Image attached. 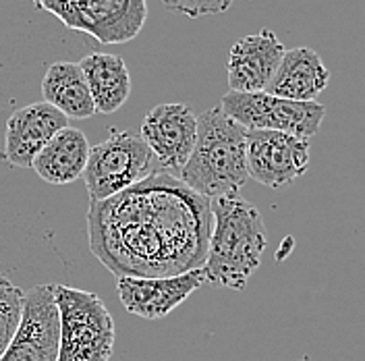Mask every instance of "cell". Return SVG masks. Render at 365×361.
I'll return each instance as SVG.
<instances>
[{"instance_id":"1","label":"cell","mask_w":365,"mask_h":361,"mask_svg":"<svg viewBox=\"0 0 365 361\" xmlns=\"http://www.w3.org/2000/svg\"><path fill=\"white\" fill-rule=\"evenodd\" d=\"M90 248L116 276H177L202 268L212 202L156 171L127 191L91 203Z\"/></svg>"},{"instance_id":"2","label":"cell","mask_w":365,"mask_h":361,"mask_svg":"<svg viewBox=\"0 0 365 361\" xmlns=\"http://www.w3.org/2000/svg\"><path fill=\"white\" fill-rule=\"evenodd\" d=\"M266 245V225L253 203L239 193L212 200V235L202 266L205 283L243 291L259 268Z\"/></svg>"},{"instance_id":"3","label":"cell","mask_w":365,"mask_h":361,"mask_svg":"<svg viewBox=\"0 0 365 361\" xmlns=\"http://www.w3.org/2000/svg\"><path fill=\"white\" fill-rule=\"evenodd\" d=\"M179 180L210 202L237 195L250 180L247 129L220 106L200 114L195 146L179 173Z\"/></svg>"},{"instance_id":"4","label":"cell","mask_w":365,"mask_h":361,"mask_svg":"<svg viewBox=\"0 0 365 361\" xmlns=\"http://www.w3.org/2000/svg\"><path fill=\"white\" fill-rule=\"evenodd\" d=\"M61 317V345L56 361H110L114 351V320L96 293L54 285Z\"/></svg>"},{"instance_id":"5","label":"cell","mask_w":365,"mask_h":361,"mask_svg":"<svg viewBox=\"0 0 365 361\" xmlns=\"http://www.w3.org/2000/svg\"><path fill=\"white\" fill-rule=\"evenodd\" d=\"M154 154L133 131H110V136L90 148L83 173L91 203L114 198L154 175Z\"/></svg>"},{"instance_id":"6","label":"cell","mask_w":365,"mask_h":361,"mask_svg":"<svg viewBox=\"0 0 365 361\" xmlns=\"http://www.w3.org/2000/svg\"><path fill=\"white\" fill-rule=\"evenodd\" d=\"M68 29L88 34L102 44H125L143 29L145 0H34Z\"/></svg>"},{"instance_id":"7","label":"cell","mask_w":365,"mask_h":361,"mask_svg":"<svg viewBox=\"0 0 365 361\" xmlns=\"http://www.w3.org/2000/svg\"><path fill=\"white\" fill-rule=\"evenodd\" d=\"M218 106L247 131H280L301 139L316 136L326 116V106L319 102H295L266 91H227Z\"/></svg>"},{"instance_id":"8","label":"cell","mask_w":365,"mask_h":361,"mask_svg":"<svg viewBox=\"0 0 365 361\" xmlns=\"http://www.w3.org/2000/svg\"><path fill=\"white\" fill-rule=\"evenodd\" d=\"M58 345L61 317L54 285H38L25 293L21 324L0 361H56Z\"/></svg>"},{"instance_id":"9","label":"cell","mask_w":365,"mask_h":361,"mask_svg":"<svg viewBox=\"0 0 365 361\" xmlns=\"http://www.w3.org/2000/svg\"><path fill=\"white\" fill-rule=\"evenodd\" d=\"M309 139L280 131H247L250 179L280 189L303 177L309 168Z\"/></svg>"},{"instance_id":"10","label":"cell","mask_w":365,"mask_h":361,"mask_svg":"<svg viewBox=\"0 0 365 361\" xmlns=\"http://www.w3.org/2000/svg\"><path fill=\"white\" fill-rule=\"evenodd\" d=\"M143 141L158 160L162 171L179 179L197 137V114L187 104H158L141 123Z\"/></svg>"},{"instance_id":"11","label":"cell","mask_w":365,"mask_h":361,"mask_svg":"<svg viewBox=\"0 0 365 361\" xmlns=\"http://www.w3.org/2000/svg\"><path fill=\"white\" fill-rule=\"evenodd\" d=\"M204 283L205 274L202 268L177 276H118L116 293L129 314L143 320H160L175 312Z\"/></svg>"},{"instance_id":"12","label":"cell","mask_w":365,"mask_h":361,"mask_svg":"<svg viewBox=\"0 0 365 361\" xmlns=\"http://www.w3.org/2000/svg\"><path fill=\"white\" fill-rule=\"evenodd\" d=\"M65 127L67 116L44 100L23 106L6 121L2 160L15 168H31L46 143Z\"/></svg>"},{"instance_id":"13","label":"cell","mask_w":365,"mask_h":361,"mask_svg":"<svg viewBox=\"0 0 365 361\" xmlns=\"http://www.w3.org/2000/svg\"><path fill=\"white\" fill-rule=\"evenodd\" d=\"M287 48L276 38L272 29H259L257 34L237 40L227 63L230 91L255 93L266 91Z\"/></svg>"},{"instance_id":"14","label":"cell","mask_w":365,"mask_h":361,"mask_svg":"<svg viewBox=\"0 0 365 361\" xmlns=\"http://www.w3.org/2000/svg\"><path fill=\"white\" fill-rule=\"evenodd\" d=\"M328 81L330 71L322 63L318 52L301 46L284 52L266 93L295 102H316Z\"/></svg>"},{"instance_id":"15","label":"cell","mask_w":365,"mask_h":361,"mask_svg":"<svg viewBox=\"0 0 365 361\" xmlns=\"http://www.w3.org/2000/svg\"><path fill=\"white\" fill-rule=\"evenodd\" d=\"M90 158V143L83 131L65 127L44 146L34 160V171L50 185H68L83 177Z\"/></svg>"},{"instance_id":"16","label":"cell","mask_w":365,"mask_h":361,"mask_svg":"<svg viewBox=\"0 0 365 361\" xmlns=\"http://www.w3.org/2000/svg\"><path fill=\"white\" fill-rule=\"evenodd\" d=\"M86 75L96 113H116L131 96V75L125 61L116 54L90 52L79 61Z\"/></svg>"},{"instance_id":"17","label":"cell","mask_w":365,"mask_h":361,"mask_svg":"<svg viewBox=\"0 0 365 361\" xmlns=\"http://www.w3.org/2000/svg\"><path fill=\"white\" fill-rule=\"evenodd\" d=\"M44 102L54 106L67 118L83 121L96 114L90 88L79 63L61 61L50 65L42 79Z\"/></svg>"},{"instance_id":"18","label":"cell","mask_w":365,"mask_h":361,"mask_svg":"<svg viewBox=\"0 0 365 361\" xmlns=\"http://www.w3.org/2000/svg\"><path fill=\"white\" fill-rule=\"evenodd\" d=\"M23 303L25 293L4 274H0V355L6 351L21 324Z\"/></svg>"},{"instance_id":"19","label":"cell","mask_w":365,"mask_h":361,"mask_svg":"<svg viewBox=\"0 0 365 361\" xmlns=\"http://www.w3.org/2000/svg\"><path fill=\"white\" fill-rule=\"evenodd\" d=\"M235 0H162V4L185 17L197 19L204 15H220L227 13Z\"/></svg>"}]
</instances>
